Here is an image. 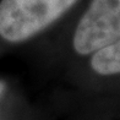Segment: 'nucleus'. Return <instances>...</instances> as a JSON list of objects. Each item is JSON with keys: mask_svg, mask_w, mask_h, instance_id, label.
I'll list each match as a JSON object with an SVG mask.
<instances>
[{"mask_svg": "<svg viewBox=\"0 0 120 120\" xmlns=\"http://www.w3.org/2000/svg\"><path fill=\"white\" fill-rule=\"evenodd\" d=\"M77 0H1L0 36L9 42H22L54 21Z\"/></svg>", "mask_w": 120, "mask_h": 120, "instance_id": "f257e3e1", "label": "nucleus"}, {"mask_svg": "<svg viewBox=\"0 0 120 120\" xmlns=\"http://www.w3.org/2000/svg\"><path fill=\"white\" fill-rule=\"evenodd\" d=\"M120 39V0H93L74 36L79 54L96 53Z\"/></svg>", "mask_w": 120, "mask_h": 120, "instance_id": "f03ea898", "label": "nucleus"}, {"mask_svg": "<svg viewBox=\"0 0 120 120\" xmlns=\"http://www.w3.org/2000/svg\"><path fill=\"white\" fill-rule=\"evenodd\" d=\"M91 66L101 75H112L120 72V39L113 44L94 53Z\"/></svg>", "mask_w": 120, "mask_h": 120, "instance_id": "7ed1b4c3", "label": "nucleus"}, {"mask_svg": "<svg viewBox=\"0 0 120 120\" xmlns=\"http://www.w3.org/2000/svg\"><path fill=\"white\" fill-rule=\"evenodd\" d=\"M4 91H5V83L3 81H0V96L4 93Z\"/></svg>", "mask_w": 120, "mask_h": 120, "instance_id": "20e7f679", "label": "nucleus"}]
</instances>
